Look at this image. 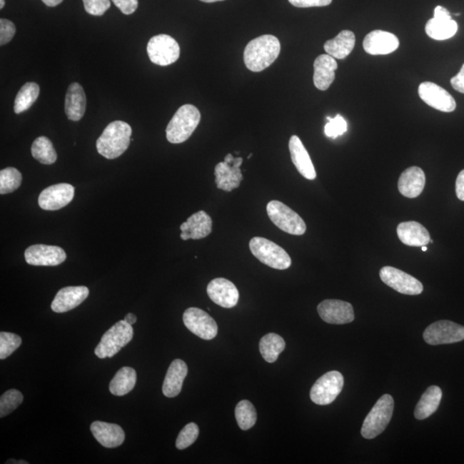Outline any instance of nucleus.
<instances>
[{"label": "nucleus", "mask_w": 464, "mask_h": 464, "mask_svg": "<svg viewBox=\"0 0 464 464\" xmlns=\"http://www.w3.org/2000/svg\"><path fill=\"white\" fill-rule=\"evenodd\" d=\"M399 39L394 34L373 31L365 37L363 48L371 56H383L395 51L399 48Z\"/></svg>", "instance_id": "6ab92c4d"}, {"label": "nucleus", "mask_w": 464, "mask_h": 464, "mask_svg": "<svg viewBox=\"0 0 464 464\" xmlns=\"http://www.w3.org/2000/svg\"><path fill=\"white\" fill-rule=\"evenodd\" d=\"M383 283L405 295H419L423 292V285L417 278L398 268L383 267L379 273Z\"/></svg>", "instance_id": "f8f14e48"}, {"label": "nucleus", "mask_w": 464, "mask_h": 464, "mask_svg": "<svg viewBox=\"0 0 464 464\" xmlns=\"http://www.w3.org/2000/svg\"><path fill=\"white\" fill-rule=\"evenodd\" d=\"M291 5L298 8L322 7L330 6L332 0H288Z\"/></svg>", "instance_id": "c03bdc74"}, {"label": "nucleus", "mask_w": 464, "mask_h": 464, "mask_svg": "<svg viewBox=\"0 0 464 464\" xmlns=\"http://www.w3.org/2000/svg\"><path fill=\"white\" fill-rule=\"evenodd\" d=\"M442 399V390L440 387L430 386L421 396L415 410L417 420H423L431 416L437 411Z\"/></svg>", "instance_id": "c756f323"}, {"label": "nucleus", "mask_w": 464, "mask_h": 464, "mask_svg": "<svg viewBox=\"0 0 464 464\" xmlns=\"http://www.w3.org/2000/svg\"><path fill=\"white\" fill-rule=\"evenodd\" d=\"M86 96L79 83L70 84L66 95L65 112L70 121H79L86 111Z\"/></svg>", "instance_id": "cd10ccee"}, {"label": "nucleus", "mask_w": 464, "mask_h": 464, "mask_svg": "<svg viewBox=\"0 0 464 464\" xmlns=\"http://www.w3.org/2000/svg\"><path fill=\"white\" fill-rule=\"evenodd\" d=\"M419 96L424 103L430 107L441 112H453L457 104L453 96L448 91L438 84L432 82H424L418 89Z\"/></svg>", "instance_id": "4468645a"}, {"label": "nucleus", "mask_w": 464, "mask_h": 464, "mask_svg": "<svg viewBox=\"0 0 464 464\" xmlns=\"http://www.w3.org/2000/svg\"><path fill=\"white\" fill-rule=\"evenodd\" d=\"M5 0H0V9H3L4 6H5Z\"/></svg>", "instance_id": "864d4df0"}, {"label": "nucleus", "mask_w": 464, "mask_h": 464, "mask_svg": "<svg viewBox=\"0 0 464 464\" xmlns=\"http://www.w3.org/2000/svg\"><path fill=\"white\" fill-rule=\"evenodd\" d=\"M188 375V365L183 360H175L168 367L163 383V393L168 398H176L180 394L184 379Z\"/></svg>", "instance_id": "bb28decb"}, {"label": "nucleus", "mask_w": 464, "mask_h": 464, "mask_svg": "<svg viewBox=\"0 0 464 464\" xmlns=\"http://www.w3.org/2000/svg\"><path fill=\"white\" fill-rule=\"evenodd\" d=\"M147 54L154 64L170 66L178 60L180 46L174 38L161 34L151 38L147 44Z\"/></svg>", "instance_id": "1a4fd4ad"}, {"label": "nucleus", "mask_w": 464, "mask_h": 464, "mask_svg": "<svg viewBox=\"0 0 464 464\" xmlns=\"http://www.w3.org/2000/svg\"><path fill=\"white\" fill-rule=\"evenodd\" d=\"M425 175L420 168L413 166L405 170L398 181L400 193L407 198H416L424 191Z\"/></svg>", "instance_id": "a878e982"}, {"label": "nucleus", "mask_w": 464, "mask_h": 464, "mask_svg": "<svg viewBox=\"0 0 464 464\" xmlns=\"http://www.w3.org/2000/svg\"><path fill=\"white\" fill-rule=\"evenodd\" d=\"M355 42L356 38L353 32L343 31L334 39L325 42L324 50L328 56L338 60H344L352 53Z\"/></svg>", "instance_id": "c85d7f7f"}, {"label": "nucleus", "mask_w": 464, "mask_h": 464, "mask_svg": "<svg viewBox=\"0 0 464 464\" xmlns=\"http://www.w3.org/2000/svg\"><path fill=\"white\" fill-rule=\"evenodd\" d=\"M124 320L126 321V323H129L131 325H133L135 323H136L137 318H136V316H135L134 314L128 313V315H126L125 316Z\"/></svg>", "instance_id": "3c124183"}, {"label": "nucleus", "mask_w": 464, "mask_h": 464, "mask_svg": "<svg viewBox=\"0 0 464 464\" xmlns=\"http://www.w3.org/2000/svg\"><path fill=\"white\" fill-rule=\"evenodd\" d=\"M433 18L442 19H451V16L450 11L445 9V7L438 6L434 10V16Z\"/></svg>", "instance_id": "09e8293b"}, {"label": "nucleus", "mask_w": 464, "mask_h": 464, "mask_svg": "<svg viewBox=\"0 0 464 464\" xmlns=\"http://www.w3.org/2000/svg\"><path fill=\"white\" fill-rule=\"evenodd\" d=\"M112 1L125 15L133 14L138 6V0H112Z\"/></svg>", "instance_id": "a18cd8bd"}, {"label": "nucleus", "mask_w": 464, "mask_h": 464, "mask_svg": "<svg viewBox=\"0 0 464 464\" xmlns=\"http://www.w3.org/2000/svg\"><path fill=\"white\" fill-rule=\"evenodd\" d=\"M328 122L325 125L324 132L328 137L336 138L343 135L348 130L347 121L340 115L335 118L327 117Z\"/></svg>", "instance_id": "a19ab883"}, {"label": "nucleus", "mask_w": 464, "mask_h": 464, "mask_svg": "<svg viewBox=\"0 0 464 464\" xmlns=\"http://www.w3.org/2000/svg\"><path fill=\"white\" fill-rule=\"evenodd\" d=\"M281 42L271 35H264L248 42L243 53V61L247 69L260 73L276 61L280 56Z\"/></svg>", "instance_id": "f257e3e1"}, {"label": "nucleus", "mask_w": 464, "mask_h": 464, "mask_svg": "<svg viewBox=\"0 0 464 464\" xmlns=\"http://www.w3.org/2000/svg\"><path fill=\"white\" fill-rule=\"evenodd\" d=\"M425 33L437 41L448 40L458 32V25L455 21L433 18L425 24Z\"/></svg>", "instance_id": "2f4dec72"}, {"label": "nucleus", "mask_w": 464, "mask_h": 464, "mask_svg": "<svg viewBox=\"0 0 464 464\" xmlns=\"http://www.w3.org/2000/svg\"><path fill=\"white\" fill-rule=\"evenodd\" d=\"M23 400L24 395L19 390H10L5 392L0 398V417L10 415L18 408Z\"/></svg>", "instance_id": "4c0bfd02"}, {"label": "nucleus", "mask_w": 464, "mask_h": 464, "mask_svg": "<svg viewBox=\"0 0 464 464\" xmlns=\"http://www.w3.org/2000/svg\"><path fill=\"white\" fill-rule=\"evenodd\" d=\"M211 301L216 305L230 309L238 305L239 292L231 281L225 278H214L206 288Z\"/></svg>", "instance_id": "a211bd4d"}, {"label": "nucleus", "mask_w": 464, "mask_h": 464, "mask_svg": "<svg viewBox=\"0 0 464 464\" xmlns=\"http://www.w3.org/2000/svg\"><path fill=\"white\" fill-rule=\"evenodd\" d=\"M450 84L455 91L464 94V64L458 75L450 79Z\"/></svg>", "instance_id": "49530a36"}, {"label": "nucleus", "mask_w": 464, "mask_h": 464, "mask_svg": "<svg viewBox=\"0 0 464 464\" xmlns=\"http://www.w3.org/2000/svg\"><path fill=\"white\" fill-rule=\"evenodd\" d=\"M84 9L93 16H103L111 6L109 0H83Z\"/></svg>", "instance_id": "79ce46f5"}, {"label": "nucleus", "mask_w": 464, "mask_h": 464, "mask_svg": "<svg viewBox=\"0 0 464 464\" xmlns=\"http://www.w3.org/2000/svg\"><path fill=\"white\" fill-rule=\"evenodd\" d=\"M89 293L86 286H66L59 291L51 303L52 310L56 313L74 310L86 301Z\"/></svg>", "instance_id": "aec40b11"}, {"label": "nucleus", "mask_w": 464, "mask_h": 464, "mask_svg": "<svg viewBox=\"0 0 464 464\" xmlns=\"http://www.w3.org/2000/svg\"><path fill=\"white\" fill-rule=\"evenodd\" d=\"M91 431L96 440L106 448H116L125 440L123 429L116 424L94 421L91 425Z\"/></svg>", "instance_id": "5701e85b"}, {"label": "nucleus", "mask_w": 464, "mask_h": 464, "mask_svg": "<svg viewBox=\"0 0 464 464\" xmlns=\"http://www.w3.org/2000/svg\"><path fill=\"white\" fill-rule=\"evenodd\" d=\"M201 1L205 3H214V2L223 1V0H201Z\"/></svg>", "instance_id": "603ef678"}, {"label": "nucleus", "mask_w": 464, "mask_h": 464, "mask_svg": "<svg viewBox=\"0 0 464 464\" xmlns=\"http://www.w3.org/2000/svg\"><path fill=\"white\" fill-rule=\"evenodd\" d=\"M23 176L20 171L14 167L4 168L0 171V193L6 195L14 192L22 183Z\"/></svg>", "instance_id": "e433bc0d"}, {"label": "nucleus", "mask_w": 464, "mask_h": 464, "mask_svg": "<svg viewBox=\"0 0 464 464\" xmlns=\"http://www.w3.org/2000/svg\"><path fill=\"white\" fill-rule=\"evenodd\" d=\"M22 344V339L14 333H0V358L5 360Z\"/></svg>", "instance_id": "58836bf2"}, {"label": "nucleus", "mask_w": 464, "mask_h": 464, "mask_svg": "<svg viewBox=\"0 0 464 464\" xmlns=\"http://www.w3.org/2000/svg\"><path fill=\"white\" fill-rule=\"evenodd\" d=\"M455 193L460 201H464V170L459 173L455 181Z\"/></svg>", "instance_id": "de8ad7c7"}, {"label": "nucleus", "mask_w": 464, "mask_h": 464, "mask_svg": "<svg viewBox=\"0 0 464 464\" xmlns=\"http://www.w3.org/2000/svg\"><path fill=\"white\" fill-rule=\"evenodd\" d=\"M289 151L292 161L298 171L308 180H314L316 173L309 153L303 145L301 139L293 135L289 141Z\"/></svg>", "instance_id": "4be33fe9"}, {"label": "nucleus", "mask_w": 464, "mask_h": 464, "mask_svg": "<svg viewBox=\"0 0 464 464\" xmlns=\"http://www.w3.org/2000/svg\"><path fill=\"white\" fill-rule=\"evenodd\" d=\"M421 250H423V251H428V247L427 246H423V247H421Z\"/></svg>", "instance_id": "5fc2aeb1"}, {"label": "nucleus", "mask_w": 464, "mask_h": 464, "mask_svg": "<svg viewBox=\"0 0 464 464\" xmlns=\"http://www.w3.org/2000/svg\"><path fill=\"white\" fill-rule=\"evenodd\" d=\"M338 64L335 58L328 54H322L314 62L313 81L320 91H327L336 79V71Z\"/></svg>", "instance_id": "b1692460"}, {"label": "nucleus", "mask_w": 464, "mask_h": 464, "mask_svg": "<svg viewBox=\"0 0 464 464\" xmlns=\"http://www.w3.org/2000/svg\"><path fill=\"white\" fill-rule=\"evenodd\" d=\"M344 378L339 371L332 370L321 377L311 390V399L318 405H328L334 402L343 390Z\"/></svg>", "instance_id": "6e6552de"}, {"label": "nucleus", "mask_w": 464, "mask_h": 464, "mask_svg": "<svg viewBox=\"0 0 464 464\" xmlns=\"http://www.w3.org/2000/svg\"><path fill=\"white\" fill-rule=\"evenodd\" d=\"M320 318L331 324H347L354 320V311L351 303L337 299H327L318 306Z\"/></svg>", "instance_id": "f3484780"}, {"label": "nucleus", "mask_w": 464, "mask_h": 464, "mask_svg": "<svg viewBox=\"0 0 464 464\" xmlns=\"http://www.w3.org/2000/svg\"><path fill=\"white\" fill-rule=\"evenodd\" d=\"M259 348L261 356L264 360L268 363H273L284 351L286 343L281 336L274 334V333H269L261 338Z\"/></svg>", "instance_id": "473e14b6"}, {"label": "nucleus", "mask_w": 464, "mask_h": 464, "mask_svg": "<svg viewBox=\"0 0 464 464\" xmlns=\"http://www.w3.org/2000/svg\"><path fill=\"white\" fill-rule=\"evenodd\" d=\"M242 158H233L231 153L227 154L225 161L219 163L215 167V181L217 188L223 191L231 192L239 188L240 183L243 179L240 166H242Z\"/></svg>", "instance_id": "9b49d317"}, {"label": "nucleus", "mask_w": 464, "mask_h": 464, "mask_svg": "<svg viewBox=\"0 0 464 464\" xmlns=\"http://www.w3.org/2000/svg\"><path fill=\"white\" fill-rule=\"evenodd\" d=\"M136 380L137 374L134 369L128 366L122 367L109 383V391L114 395H125L133 390Z\"/></svg>", "instance_id": "7c9ffc66"}, {"label": "nucleus", "mask_w": 464, "mask_h": 464, "mask_svg": "<svg viewBox=\"0 0 464 464\" xmlns=\"http://www.w3.org/2000/svg\"><path fill=\"white\" fill-rule=\"evenodd\" d=\"M251 157H252V153H251L250 155H248V158L250 159Z\"/></svg>", "instance_id": "4d7b16f0"}, {"label": "nucleus", "mask_w": 464, "mask_h": 464, "mask_svg": "<svg viewBox=\"0 0 464 464\" xmlns=\"http://www.w3.org/2000/svg\"><path fill=\"white\" fill-rule=\"evenodd\" d=\"M74 187L69 183L50 186L40 193L38 203L46 211L61 209L74 200Z\"/></svg>", "instance_id": "dca6fc26"}, {"label": "nucleus", "mask_w": 464, "mask_h": 464, "mask_svg": "<svg viewBox=\"0 0 464 464\" xmlns=\"http://www.w3.org/2000/svg\"><path fill=\"white\" fill-rule=\"evenodd\" d=\"M16 34L15 24L11 21L0 19V45L4 46L10 42Z\"/></svg>", "instance_id": "37998d69"}, {"label": "nucleus", "mask_w": 464, "mask_h": 464, "mask_svg": "<svg viewBox=\"0 0 464 464\" xmlns=\"http://www.w3.org/2000/svg\"><path fill=\"white\" fill-rule=\"evenodd\" d=\"M398 236L400 242L408 246H427L431 242L428 231L421 223L415 221L399 223Z\"/></svg>", "instance_id": "393cba45"}, {"label": "nucleus", "mask_w": 464, "mask_h": 464, "mask_svg": "<svg viewBox=\"0 0 464 464\" xmlns=\"http://www.w3.org/2000/svg\"><path fill=\"white\" fill-rule=\"evenodd\" d=\"M199 427L196 423H189L179 433L176 446L178 450H184L192 445L199 436Z\"/></svg>", "instance_id": "ea45409f"}, {"label": "nucleus", "mask_w": 464, "mask_h": 464, "mask_svg": "<svg viewBox=\"0 0 464 464\" xmlns=\"http://www.w3.org/2000/svg\"><path fill=\"white\" fill-rule=\"evenodd\" d=\"M183 318L188 330L201 339L213 340L218 335V325L215 320L199 308H188Z\"/></svg>", "instance_id": "ddd939ff"}, {"label": "nucleus", "mask_w": 464, "mask_h": 464, "mask_svg": "<svg viewBox=\"0 0 464 464\" xmlns=\"http://www.w3.org/2000/svg\"><path fill=\"white\" fill-rule=\"evenodd\" d=\"M33 158L42 164H53L56 162L57 153L49 138L41 136L34 141L31 147Z\"/></svg>", "instance_id": "72a5a7b5"}, {"label": "nucleus", "mask_w": 464, "mask_h": 464, "mask_svg": "<svg viewBox=\"0 0 464 464\" xmlns=\"http://www.w3.org/2000/svg\"><path fill=\"white\" fill-rule=\"evenodd\" d=\"M267 213L270 221L286 233L295 236L306 233V222L296 212L282 202L270 201L267 206Z\"/></svg>", "instance_id": "0eeeda50"}, {"label": "nucleus", "mask_w": 464, "mask_h": 464, "mask_svg": "<svg viewBox=\"0 0 464 464\" xmlns=\"http://www.w3.org/2000/svg\"><path fill=\"white\" fill-rule=\"evenodd\" d=\"M132 128L126 122L116 121L109 123L96 141L99 153L108 159L119 158L128 150Z\"/></svg>", "instance_id": "f03ea898"}, {"label": "nucleus", "mask_w": 464, "mask_h": 464, "mask_svg": "<svg viewBox=\"0 0 464 464\" xmlns=\"http://www.w3.org/2000/svg\"><path fill=\"white\" fill-rule=\"evenodd\" d=\"M19 463H24V464H27L28 463H27V462H24V461H20V462H19Z\"/></svg>", "instance_id": "6e6d98bb"}, {"label": "nucleus", "mask_w": 464, "mask_h": 464, "mask_svg": "<svg viewBox=\"0 0 464 464\" xmlns=\"http://www.w3.org/2000/svg\"><path fill=\"white\" fill-rule=\"evenodd\" d=\"M235 415L238 427L244 431L254 427L256 423V410L250 400H243L238 403L235 409Z\"/></svg>", "instance_id": "c9c22d12"}, {"label": "nucleus", "mask_w": 464, "mask_h": 464, "mask_svg": "<svg viewBox=\"0 0 464 464\" xmlns=\"http://www.w3.org/2000/svg\"><path fill=\"white\" fill-rule=\"evenodd\" d=\"M133 337L132 325L121 320L105 333L95 349V354L99 358H112L128 345Z\"/></svg>", "instance_id": "423d86ee"}, {"label": "nucleus", "mask_w": 464, "mask_h": 464, "mask_svg": "<svg viewBox=\"0 0 464 464\" xmlns=\"http://www.w3.org/2000/svg\"><path fill=\"white\" fill-rule=\"evenodd\" d=\"M40 94V87L36 83L29 82L20 89L16 96L14 111L21 114L28 111L38 99Z\"/></svg>", "instance_id": "f704fd0d"}, {"label": "nucleus", "mask_w": 464, "mask_h": 464, "mask_svg": "<svg viewBox=\"0 0 464 464\" xmlns=\"http://www.w3.org/2000/svg\"><path fill=\"white\" fill-rule=\"evenodd\" d=\"M199 109L191 104L179 108L167 126L166 137L172 144H181L191 138L201 121Z\"/></svg>", "instance_id": "7ed1b4c3"}, {"label": "nucleus", "mask_w": 464, "mask_h": 464, "mask_svg": "<svg viewBox=\"0 0 464 464\" xmlns=\"http://www.w3.org/2000/svg\"><path fill=\"white\" fill-rule=\"evenodd\" d=\"M212 218L204 211L193 213L188 221L181 223V238L184 240H198L208 237L212 232Z\"/></svg>", "instance_id": "412c9836"}, {"label": "nucleus", "mask_w": 464, "mask_h": 464, "mask_svg": "<svg viewBox=\"0 0 464 464\" xmlns=\"http://www.w3.org/2000/svg\"><path fill=\"white\" fill-rule=\"evenodd\" d=\"M250 248L253 256L270 268L285 270L292 265V259L288 253L267 238H253L250 242Z\"/></svg>", "instance_id": "39448f33"}, {"label": "nucleus", "mask_w": 464, "mask_h": 464, "mask_svg": "<svg viewBox=\"0 0 464 464\" xmlns=\"http://www.w3.org/2000/svg\"><path fill=\"white\" fill-rule=\"evenodd\" d=\"M41 1L44 2L46 6L54 7L60 5V4L63 2V0H41Z\"/></svg>", "instance_id": "8fccbe9b"}, {"label": "nucleus", "mask_w": 464, "mask_h": 464, "mask_svg": "<svg viewBox=\"0 0 464 464\" xmlns=\"http://www.w3.org/2000/svg\"><path fill=\"white\" fill-rule=\"evenodd\" d=\"M25 260L32 266L54 267L64 263L66 254L62 248L58 246L35 244L24 252Z\"/></svg>", "instance_id": "2eb2a0df"}, {"label": "nucleus", "mask_w": 464, "mask_h": 464, "mask_svg": "<svg viewBox=\"0 0 464 464\" xmlns=\"http://www.w3.org/2000/svg\"><path fill=\"white\" fill-rule=\"evenodd\" d=\"M394 411V399L390 395H383L366 416L361 429V435L373 440L385 431Z\"/></svg>", "instance_id": "20e7f679"}, {"label": "nucleus", "mask_w": 464, "mask_h": 464, "mask_svg": "<svg viewBox=\"0 0 464 464\" xmlns=\"http://www.w3.org/2000/svg\"><path fill=\"white\" fill-rule=\"evenodd\" d=\"M423 338L433 346L460 343L464 340V327L450 321H438L425 328Z\"/></svg>", "instance_id": "9d476101"}]
</instances>
